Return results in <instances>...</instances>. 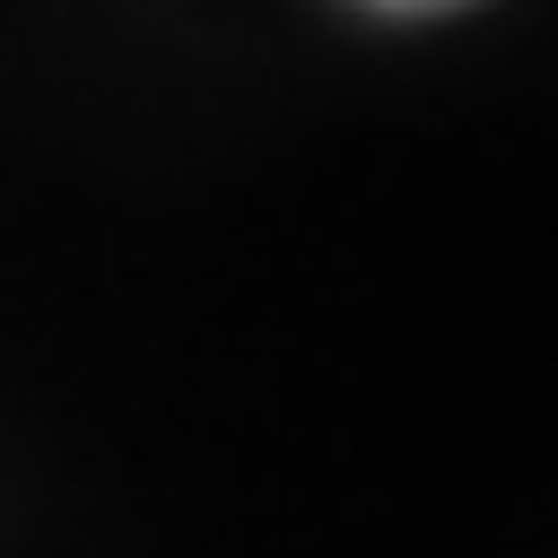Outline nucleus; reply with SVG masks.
I'll list each match as a JSON object with an SVG mask.
<instances>
[{"instance_id":"1","label":"nucleus","mask_w":558,"mask_h":558,"mask_svg":"<svg viewBox=\"0 0 558 558\" xmlns=\"http://www.w3.org/2000/svg\"><path fill=\"white\" fill-rule=\"evenodd\" d=\"M373 10H465V0H373Z\"/></svg>"}]
</instances>
